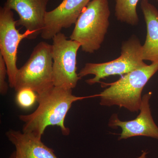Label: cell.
I'll return each instance as SVG.
<instances>
[{"label": "cell", "mask_w": 158, "mask_h": 158, "mask_svg": "<svg viewBox=\"0 0 158 158\" xmlns=\"http://www.w3.org/2000/svg\"><path fill=\"white\" fill-rule=\"evenodd\" d=\"M97 97V94L87 97L76 96L73 94L72 89L54 86L49 90L37 94L38 106L33 113L20 115L21 121L24 123V133L32 134L41 139L46 128L57 126L63 135L68 136L70 130L65 125V119L73 103L85 98Z\"/></svg>", "instance_id": "cell-1"}, {"label": "cell", "mask_w": 158, "mask_h": 158, "mask_svg": "<svg viewBox=\"0 0 158 158\" xmlns=\"http://www.w3.org/2000/svg\"><path fill=\"white\" fill-rule=\"evenodd\" d=\"M158 71V64L152 63L131 72L116 82H100L106 88L98 97L100 104L105 106H118L132 113L140 110L142 90L150 79Z\"/></svg>", "instance_id": "cell-2"}, {"label": "cell", "mask_w": 158, "mask_h": 158, "mask_svg": "<svg viewBox=\"0 0 158 158\" xmlns=\"http://www.w3.org/2000/svg\"><path fill=\"white\" fill-rule=\"evenodd\" d=\"M110 15L109 0H91L75 24L70 40L79 43L83 52L93 53L104 41Z\"/></svg>", "instance_id": "cell-3"}, {"label": "cell", "mask_w": 158, "mask_h": 158, "mask_svg": "<svg viewBox=\"0 0 158 158\" xmlns=\"http://www.w3.org/2000/svg\"><path fill=\"white\" fill-rule=\"evenodd\" d=\"M54 86L52 46L41 41L34 48L25 64L19 69L14 89L18 92L30 88L40 94Z\"/></svg>", "instance_id": "cell-4"}, {"label": "cell", "mask_w": 158, "mask_h": 158, "mask_svg": "<svg viewBox=\"0 0 158 158\" xmlns=\"http://www.w3.org/2000/svg\"><path fill=\"white\" fill-rule=\"evenodd\" d=\"M147 65L142 59L140 40L136 37H132L123 43L121 55L117 59L104 63H86L78 74L81 79L88 75H94L93 78L86 80L88 85H93L106 77L126 74Z\"/></svg>", "instance_id": "cell-5"}, {"label": "cell", "mask_w": 158, "mask_h": 158, "mask_svg": "<svg viewBox=\"0 0 158 158\" xmlns=\"http://www.w3.org/2000/svg\"><path fill=\"white\" fill-rule=\"evenodd\" d=\"M52 39L54 86L73 89L81 79L77 72V54L81 47V44L68 40L61 32Z\"/></svg>", "instance_id": "cell-6"}, {"label": "cell", "mask_w": 158, "mask_h": 158, "mask_svg": "<svg viewBox=\"0 0 158 158\" xmlns=\"http://www.w3.org/2000/svg\"><path fill=\"white\" fill-rule=\"evenodd\" d=\"M12 10L4 6L0 8V54L6 62L9 86L14 88L19 69L16 65L17 51L20 43L25 38L32 39L34 33L26 30L23 34L16 28Z\"/></svg>", "instance_id": "cell-7"}, {"label": "cell", "mask_w": 158, "mask_h": 158, "mask_svg": "<svg viewBox=\"0 0 158 158\" xmlns=\"http://www.w3.org/2000/svg\"><path fill=\"white\" fill-rule=\"evenodd\" d=\"M152 96V92H149L142 97L140 113L135 119L123 121L119 119L116 114L111 116L108 126L112 128L118 127L122 129L118 140L135 136L158 139V127L153 118L149 104Z\"/></svg>", "instance_id": "cell-8"}, {"label": "cell", "mask_w": 158, "mask_h": 158, "mask_svg": "<svg viewBox=\"0 0 158 158\" xmlns=\"http://www.w3.org/2000/svg\"><path fill=\"white\" fill-rule=\"evenodd\" d=\"M91 0H63L53 10L47 11L41 33L44 40L52 39L63 29L75 24L82 11Z\"/></svg>", "instance_id": "cell-9"}, {"label": "cell", "mask_w": 158, "mask_h": 158, "mask_svg": "<svg viewBox=\"0 0 158 158\" xmlns=\"http://www.w3.org/2000/svg\"><path fill=\"white\" fill-rule=\"evenodd\" d=\"M49 0H7L4 6L17 12V26L34 33L32 39L41 34L44 27L46 8Z\"/></svg>", "instance_id": "cell-10"}, {"label": "cell", "mask_w": 158, "mask_h": 158, "mask_svg": "<svg viewBox=\"0 0 158 158\" xmlns=\"http://www.w3.org/2000/svg\"><path fill=\"white\" fill-rule=\"evenodd\" d=\"M6 135L15 148L17 158H58L53 150L32 134L10 130Z\"/></svg>", "instance_id": "cell-11"}, {"label": "cell", "mask_w": 158, "mask_h": 158, "mask_svg": "<svg viewBox=\"0 0 158 158\" xmlns=\"http://www.w3.org/2000/svg\"><path fill=\"white\" fill-rule=\"evenodd\" d=\"M141 10L147 27V36L142 45L143 60L158 64V10L148 0H142Z\"/></svg>", "instance_id": "cell-12"}, {"label": "cell", "mask_w": 158, "mask_h": 158, "mask_svg": "<svg viewBox=\"0 0 158 158\" xmlns=\"http://www.w3.org/2000/svg\"><path fill=\"white\" fill-rule=\"evenodd\" d=\"M140 0H116L115 16L121 22L135 26L139 22L137 6Z\"/></svg>", "instance_id": "cell-13"}, {"label": "cell", "mask_w": 158, "mask_h": 158, "mask_svg": "<svg viewBox=\"0 0 158 158\" xmlns=\"http://www.w3.org/2000/svg\"><path fill=\"white\" fill-rule=\"evenodd\" d=\"M37 94L30 88H24L17 92L16 101L20 107L24 109L31 107L37 101Z\"/></svg>", "instance_id": "cell-14"}, {"label": "cell", "mask_w": 158, "mask_h": 158, "mask_svg": "<svg viewBox=\"0 0 158 158\" xmlns=\"http://www.w3.org/2000/svg\"><path fill=\"white\" fill-rule=\"evenodd\" d=\"M8 70L4 58L0 54V93L1 95H6L9 89V85L6 81Z\"/></svg>", "instance_id": "cell-15"}, {"label": "cell", "mask_w": 158, "mask_h": 158, "mask_svg": "<svg viewBox=\"0 0 158 158\" xmlns=\"http://www.w3.org/2000/svg\"><path fill=\"white\" fill-rule=\"evenodd\" d=\"M148 152L146 151L142 152V153L138 158H147Z\"/></svg>", "instance_id": "cell-16"}, {"label": "cell", "mask_w": 158, "mask_h": 158, "mask_svg": "<svg viewBox=\"0 0 158 158\" xmlns=\"http://www.w3.org/2000/svg\"><path fill=\"white\" fill-rule=\"evenodd\" d=\"M7 158H17L16 157V154H15V152H14L12 154L10 155L9 157Z\"/></svg>", "instance_id": "cell-17"}, {"label": "cell", "mask_w": 158, "mask_h": 158, "mask_svg": "<svg viewBox=\"0 0 158 158\" xmlns=\"http://www.w3.org/2000/svg\"><path fill=\"white\" fill-rule=\"evenodd\" d=\"M157 1H158V0H157Z\"/></svg>", "instance_id": "cell-18"}]
</instances>
